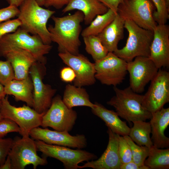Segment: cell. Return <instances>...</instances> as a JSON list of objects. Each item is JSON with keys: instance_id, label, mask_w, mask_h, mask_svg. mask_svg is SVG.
Instances as JSON below:
<instances>
[{"instance_id": "obj_3", "label": "cell", "mask_w": 169, "mask_h": 169, "mask_svg": "<svg viewBox=\"0 0 169 169\" xmlns=\"http://www.w3.org/2000/svg\"><path fill=\"white\" fill-rule=\"evenodd\" d=\"M113 90L115 95L107 104L115 108L119 116L129 122L151 118L152 114L142 105L143 95L135 92L129 86L123 89L113 86Z\"/></svg>"}, {"instance_id": "obj_43", "label": "cell", "mask_w": 169, "mask_h": 169, "mask_svg": "<svg viewBox=\"0 0 169 169\" xmlns=\"http://www.w3.org/2000/svg\"><path fill=\"white\" fill-rule=\"evenodd\" d=\"M9 4L18 7L23 2L24 0H5Z\"/></svg>"}, {"instance_id": "obj_18", "label": "cell", "mask_w": 169, "mask_h": 169, "mask_svg": "<svg viewBox=\"0 0 169 169\" xmlns=\"http://www.w3.org/2000/svg\"><path fill=\"white\" fill-rule=\"evenodd\" d=\"M153 37L149 58L159 69L169 66V26L157 24L153 31Z\"/></svg>"}, {"instance_id": "obj_16", "label": "cell", "mask_w": 169, "mask_h": 169, "mask_svg": "<svg viewBox=\"0 0 169 169\" xmlns=\"http://www.w3.org/2000/svg\"><path fill=\"white\" fill-rule=\"evenodd\" d=\"M29 136L33 139L49 144L79 149L87 146V139L84 135L72 136L67 131H53L47 128H35L30 131Z\"/></svg>"}, {"instance_id": "obj_44", "label": "cell", "mask_w": 169, "mask_h": 169, "mask_svg": "<svg viewBox=\"0 0 169 169\" xmlns=\"http://www.w3.org/2000/svg\"><path fill=\"white\" fill-rule=\"evenodd\" d=\"M4 86L0 83V100H2L6 96Z\"/></svg>"}, {"instance_id": "obj_9", "label": "cell", "mask_w": 169, "mask_h": 169, "mask_svg": "<svg viewBox=\"0 0 169 169\" xmlns=\"http://www.w3.org/2000/svg\"><path fill=\"white\" fill-rule=\"evenodd\" d=\"M77 118L76 112L68 107L58 95L53 97L50 107L43 115L41 126L69 132L73 129Z\"/></svg>"}, {"instance_id": "obj_5", "label": "cell", "mask_w": 169, "mask_h": 169, "mask_svg": "<svg viewBox=\"0 0 169 169\" xmlns=\"http://www.w3.org/2000/svg\"><path fill=\"white\" fill-rule=\"evenodd\" d=\"M13 139L12 147L8 153L11 161V169H24L29 165L36 169L38 166H45L48 163L46 157H40L35 141L29 135H24Z\"/></svg>"}, {"instance_id": "obj_33", "label": "cell", "mask_w": 169, "mask_h": 169, "mask_svg": "<svg viewBox=\"0 0 169 169\" xmlns=\"http://www.w3.org/2000/svg\"><path fill=\"white\" fill-rule=\"evenodd\" d=\"M118 152L122 164L132 161L130 147L123 136H120L119 139Z\"/></svg>"}, {"instance_id": "obj_8", "label": "cell", "mask_w": 169, "mask_h": 169, "mask_svg": "<svg viewBox=\"0 0 169 169\" xmlns=\"http://www.w3.org/2000/svg\"><path fill=\"white\" fill-rule=\"evenodd\" d=\"M35 142L38 151L42 153L43 156L59 160L63 163L65 169H79V163L97 158L94 153L81 149H72L66 146L48 144L38 140Z\"/></svg>"}, {"instance_id": "obj_41", "label": "cell", "mask_w": 169, "mask_h": 169, "mask_svg": "<svg viewBox=\"0 0 169 169\" xmlns=\"http://www.w3.org/2000/svg\"><path fill=\"white\" fill-rule=\"evenodd\" d=\"M120 169H149L146 166H139L132 161L129 162L121 164Z\"/></svg>"}, {"instance_id": "obj_19", "label": "cell", "mask_w": 169, "mask_h": 169, "mask_svg": "<svg viewBox=\"0 0 169 169\" xmlns=\"http://www.w3.org/2000/svg\"><path fill=\"white\" fill-rule=\"evenodd\" d=\"M107 132L109 141L107 148L101 156L96 160L87 161L79 169L91 168L93 169H120L121 164L118 152L120 135L112 131L109 128Z\"/></svg>"}, {"instance_id": "obj_2", "label": "cell", "mask_w": 169, "mask_h": 169, "mask_svg": "<svg viewBox=\"0 0 169 169\" xmlns=\"http://www.w3.org/2000/svg\"><path fill=\"white\" fill-rule=\"evenodd\" d=\"M19 7L17 17L21 22L20 27L30 34L38 36L44 44H50L47 25L55 11L42 8L36 0H24Z\"/></svg>"}, {"instance_id": "obj_10", "label": "cell", "mask_w": 169, "mask_h": 169, "mask_svg": "<svg viewBox=\"0 0 169 169\" xmlns=\"http://www.w3.org/2000/svg\"><path fill=\"white\" fill-rule=\"evenodd\" d=\"M1 113L3 118H8L15 122L21 130L20 135H29L33 129L41 126L45 113L40 114L28 105L17 107L11 105L8 96L2 100Z\"/></svg>"}, {"instance_id": "obj_39", "label": "cell", "mask_w": 169, "mask_h": 169, "mask_svg": "<svg viewBox=\"0 0 169 169\" xmlns=\"http://www.w3.org/2000/svg\"><path fill=\"white\" fill-rule=\"evenodd\" d=\"M71 0H45L44 6L46 8L53 7L59 9L67 5Z\"/></svg>"}, {"instance_id": "obj_17", "label": "cell", "mask_w": 169, "mask_h": 169, "mask_svg": "<svg viewBox=\"0 0 169 169\" xmlns=\"http://www.w3.org/2000/svg\"><path fill=\"white\" fill-rule=\"evenodd\" d=\"M0 56L10 62L13 69L14 79L18 80L28 77L31 67L37 61L33 55L27 50L1 44Z\"/></svg>"}, {"instance_id": "obj_1", "label": "cell", "mask_w": 169, "mask_h": 169, "mask_svg": "<svg viewBox=\"0 0 169 169\" xmlns=\"http://www.w3.org/2000/svg\"><path fill=\"white\" fill-rule=\"evenodd\" d=\"M54 25L48 28L51 41L57 43L59 53L68 52L74 55L79 54L81 43L79 35L81 30V23L84 21V15L77 11L71 15L62 17L53 15Z\"/></svg>"}, {"instance_id": "obj_37", "label": "cell", "mask_w": 169, "mask_h": 169, "mask_svg": "<svg viewBox=\"0 0 169 169\" xmlns=\"http://www.w3.org/2000/svg\"><path fill=\"white\" fill-rule=\"evenodd\" d=\"M19 13L18 7L9 5L8 7L0 9V23L18 17Z\"/></svg>"}, {"instance_id": "obj_12", "label": "cell", "mask_w": 169, "mask_h": 169, "mask_svg": "<svg viewBox=\"0 0 169 169\" xmlns=\"http://www.w3.org/2000/svg\"><path fill=\"white\" fill-rule=\"evenodd\" d=\"M45 64L36 61L31 67L29 74L33 84V107L40 114L45 113L50 107L56 89L43 82L46 74Z\"/></svg>"}, {"instance_id": "obj_46", "label": "cell", "mask_w": 169, "mask_h": 169, "mask_svg": "<svg viewBox=\"0 0 169 169\" xmlns=\"http://www.w3.org/2000/svg\"><path fill=\"white\" fill-rule=\"evenodd\" d=\"M2 100H0V121L2 120L3 118L1 113V105Z\"/></svg>"}, {"instance_id": "obj_7", "label": "cell", "mask_w": 169, "mask_h": 169, "mask_svg": "<svg viewBox=\"0 0 169 169\" xmlns=\"http://www.w3.org/2000/svg\"><path fill=\"white\" fill-rule=\"evenodd\" d=\"M154 5L151 0H123L117 13L125 20H131L141 28L153 31L157 24L153 16Z\"/></svg>"}, {"instance_id": "obj_42", "label": "cell", "mask_w": 169, "mask_h": 169, "mask_svg": "<svg viewBox=\"0 0 169 169\" xmlns=\"http://www.w3.org/2000/svg\"><path fill=\"white\" fill-rule=\"evenodd\" d=\"M11 160L8 155L3 164L0 166V169H11Z\"/></svg>"}, {"instance_id": "obj_20", "label": "cell", "mask_w": 169, "mask_h": 169, "mask_svg": "<svg viewBox=\"0 0 169 169\" xmlns=\"http://www.w3.org/2000/svg\"><path fill=\"white\" fill-rule=\"evenodd\" d=\"M151 114L150 123L153 145L158 148H167L169 138L165 136L164 131L169 124V108L163 107Z\"/></svg>"}, {"instance_id": "obj_23", "label": "cell", "mask_w": 169, "mask_h": 169, "mask_svg": "<svg viewBox=\"0 0 169 169\" xmlns=\"http://www.w3.org/2000/svg\"><path fill=\"white\" fill-rule=\"evenodd\" d=\"M91 108L92 113L105 123L112 132L122 136L129 135L130 128L126 122L121 120L116 112L106 108L97 102Z\"/></svg>"}, {"instance_id": "obj_21", "label": "cell", "mask_w": 169, "mask_h": 169, "mask_svg": "<svg viewBox=\"0 0 169 169\" xmlns=\"http://www.w3.org/2000/svg\"><path fill=\"white\" fill-rule=\"evenodd\" d=\"M108 8L99 0H71L62 10L64 13L77 10L84 15V24L89 25L98 15L105 13Z\"/></svg>"}, {"instance_id": "obj_29", "label": "cell", "mask_w": 169, "mask_h": 169, "mask_svg": "<svg viewBox=\"0 0 169 169\" xmlns=\"http://www.w3.org/2000/svg\"><path fill=\"white\" fill-rule=\"evenodd\" d=\"M86 52L92 56L95 62L105 57L108 51L97 36L89 35L83 37Z\"/></svg>"}, {"instance_id": "obj_27", "label": "cell", "mask_w": 169, "mask_h": 169, "mask_svg": "<svg viewBox=\"0 0 169 169\" xmlns=\"http://www.w3.org/2000/svg\"><path fill=\"white\" fill-rule=\"evenodd\" d=\"M117 14L108 9L105 13L97 15L89 26L82 30L81 36L83 37L91 35L97 36L114 20Z\"/></svg>"}, {"instance_id": "obj_34", "label": "cell", "mask_w": 169, "mask_h": 169, "mask_svg": "<svg viewBox=\"0 0 169 169\" xmlns=\"http://www.w3.org/2000/svg\"><path fill=\"white\" fill-rule=\"evenodd\" d=\"M12 132H18L20 134L21 130L13 120L8 118H3L0 121V137L3 138L8 133Z\"/></svg>"}, {"instance_id": "obj_24", "label": "cell", "mask_w": 169, "mask_h": 169, "mask_svg": "<svg viewBox=\"0 0 169 169\" xmlns=\"http://www.w3.org/2000/svg\"><path fill=\"white\" fill-rule=\"evenodd\" d=\"M6 95L14 96L17 101L25 102L30 107L33 105V84L29 75L21 80L14 79L4 86Z\"/></svg>"}, {"instance_id": "obj_25", "label": "cell", "mask_w": 169, "mask_h": 169, "mask_svg": "<svg viewBox=\"0 0 169 169\" xmlns=\"http://www.w3.org/2000/svg\"><path fill=\"white\" fill-rule=\"evenodd\" d=\"M62 100L69 108L79 106H87L91 108L94 106V103L90 101L86 89L74 85L68 84L66 86Z\"/></svg>"}, {"instance_id": "obj_6", "label": "cell", "mask_w": 169, "mask_h": 169, "mask_svg": "<svg viewBox=\"0 0 169 169\" xmlns=\"http://www.w3.org/2000/svg\"><path fill=\"white\" fill-rule=\"evenodd\" d=\"M0 44L27 50L37 62L44 64L47 61L45 55L49 53L52 47L50 44H44L38 36L31 35L20 27L15 32L0 38Z\"/></svg>"}, {"instance_id": "obj_45", "label": "cell", "mask_w": 169, "mask_h": 169, "mask_svg": "<svg viewBox=\"0 0 169 169\" xmlns=\"http://www.w3.org/2000/svg\"><path fill=\"white\" fill-rule=\"evenodd\" d=\"M38 3L41 6H44L45 0H36Z\"/></svg>"}, {"instance_id": "obj_13", "label": "cell", "mask_w": 169, "mask_h": 169, "mask_svg": "<svg viewBox=\"0 0 169 169\" xmlns=\"http://www.w3.org/2000/svg\"><path fill=\"white\" fill-rule=\"evenodd\" d=\"M143 96L142 105L151 113L161 109L169 102V72L159 69Z\"/></svg>"}, {"instance_id": "obj_22", "label": "cell", "mask_w": 169, "mask_h": 169, "mask_svg": "<svg viewBox=\"0 0 169 169\" xmlns=\"http://www.w3.org/2000/svg\"><path fill=\"white\" fill-rule=\"evenodd\" d=\"M125 20L117 13L114 20L97 36L108 52L118 49V44L124 36Z\"/></svg>"}, {"instance_id": "obj_32", "label": "cell", "mask_w": 169, "mask_h": 169, "mask_svg": "<svg viewBox=\"0 0 169 169\" xmlns=\"http://www.w3.org/2000/svg\"><path fill=\"white\" fill-rule=\"evenodd\" d=\"M15 78L13 67L8 60H0V83L5 86Z\"/></svg>"}, {"instance_id": "obj_30", "label": "cell", "mask_w": 169, "mask_h": 169, "mask_svg": "<svg viewBox=\"0 0 169 169\" xmlns=\"http://www.w3.org/2000/svg\"><path fill=\"white\" fill-rule=\"evenodd\" d=\"M123 136L130 147L132 161L139 166L144 165V161L149 154L150 148L136 145L128 135Z\"/></svg>"}, {"instance_id": "obj_14", "label": "cell", "mask_w": 169, "mask_h": 169, "mask_svg": "<svg viewBox=\"0 0 169 169\" xmlns=\"http://www.w3.org/2000/svg\"><path fill=\"white\" fill-rule=\"evenodd\" d=\"M159 69L149 57L138 56L127 62L130 86L137 93L143 92L146 84L154 78Z\"/></svg>"}, {"instance_id": "obj_11", "label": "cell", "mask_w": 169, "mask_h": 169, "mask_svg": "<svg viewBox=\"0 0 169 169\" xmlns=\"http://www.w3.org/2000/svg\"><path fill=\"white\" fill-rule=\"evenodd\" d=\"M95 78L102 84L116 86L122 83L127 73V62L113 52L95 62Z\"/></svg>"}, {"instance_id": "obj_35", "label": "cell", "mask_w": 169, "mask_h": 169, "mask_svg": "<svg viewBox=\"0 0 169 169\" xmlns=\"http://www.w3.org/2000/svg\"><path fill=\"white\" fill-rule=\"evenodd\" d=\"M21 25L18 18L0 23V38L8 33L15 32Z\"/></svg>"}, {"instance_id": "obj_40", "label": "cell", "mask_w": 169, "mask_h": 169, "mask_svg": "<svg viewBox=\"0 0 169 169\" xmlns=\"http://www.w3.org/2000/svg\"><path fill=\"white\" fill-rule=\"evenodd\" d=\"M108 9H110L117 13L119 4L123 0H99Z\"/></svg>"}, {"instance_id": "obj_15", "label": "cell", "mask_w": 169, "mask_h": 169, "mask_svg": "<svg viewBox=\"0 0 169 169\" xmlns=\"http://www.w3.org/2000/svg\"><path fill=\"white\" fill-rule=\"evenodd\" d=\"M63 62L74 71L76 77L73 81L77 87L91 85L96 82L95 63L91 62L86 57L79 54L74 55L68 52L59 53Z\"/></svg>"}, {"instance_id": "obj_31", "label": "cell", "mask_w": 169, "mask_h": 169, "mask_svg": "<svg viewBox=\"0 0 169 169\" xmlns=\"http://www.w3.org/2000/svg\"><path fill=\"white\" fill-rule=\"evenodd\" d=\"M156 10L153 13V16L158 24H166L169 18V7L165 0H151Z\"/></svg>"}, {"instance_id": "obj_26", "label": "cell", "mask_w": 169, "mask_h": 169, "mask_svg": "<svg viewBox=\"0 0 169 169\" xmlns=\"http://www.w3.org/2000/svg\"><path fill=\"white\" fill-rule=\"evenodd\" d=\"M133 123V125L130 128L129 136L137 145L150 148L153 144L150 137L151 130L150 122L139 120Z\"/></svg>"}, {"instance_id": "obj_28", "label": "cell", "mask_w": 169, "mask_h": 169, "mask_svg": "<svg viewBox=\"0 0 169 169\" xmlns=\"http://www.w3.org/2000/svg\"><path fill=\"white\" fill-rule=\"evenodd\" d=\"M144 164L149 169L169 168V149L158 148L153 145Z\"/></svg>"}, {"instance_id": "obj_36", "label": "cell", "mask_w": 169, "mask_h": 169, "mask_svg": "<svg viewBox=\"0 0 169 169\" xmlns=\"http://www.w3.org/2000/svg\"><path fill=\"white\" fill-rule=\"evenodd\" d=\"M13 140L0 137V166L4 163L12 147Z\"/></svg>"}, {"instance_id": "obj_38", "label": "cell", "mask_w": 169, "mask_h": 169, "mask_svg": "<svg viewBox=\"0 0 169 169\" xmlns=\"http://www.w3.org/2000/svg\"><path fill=\"white\" fill-rule=\"evenodd\" d=\"M76 76L74 70L68 66L63 68L60 71V78L62 80L65 82L71 83L73 82Z\"/></svg>"}, {"instance_id": "obj_47", "label": "cell", "mask_w": 169, "mask_h": 169, "mask_svg": "<svg viewBox=\"0 0 169 169\" xmlns=\"http://www.w3.org/2000/svg\"><path fill=\"white\" fill-rule=\"evenodd\" d=\"M167 6L169 7V0H165Z\"/></svg>"}, {"instance_id": "obj_4", "label": "cell", "mask_w": 169, "mask_h": 169, "mask_svg": "<svg viewBox=\"0 0 169 169\" xmlns=\"http://www.w3.org/2000/svg\"><path fill=\"white\" fill-rule=\"evenodd\" d=\"M124 28L128 33L126 44L113 53L127 62L138 56L149 57L153 31L141 28L130 20H125Z\"/></svg>"}]
</instances>
